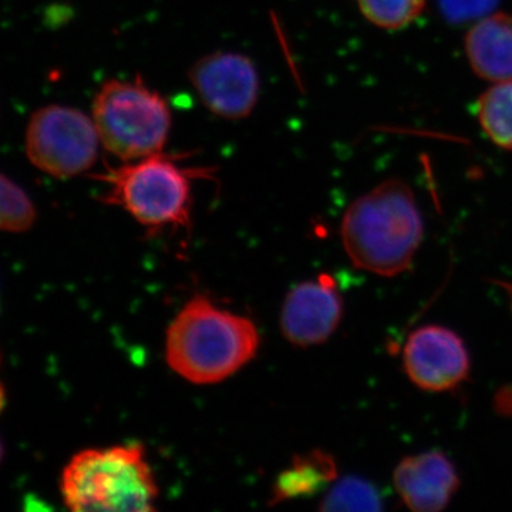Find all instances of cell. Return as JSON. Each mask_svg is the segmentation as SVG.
I'll return each instance as SVG.
<instances>
[{
  "instance_id": "cell-1",
  "label": "cell",
  "mask_w": 512,
  "mask_h": 512,
  "mask_svg": "<svg viewBox=\"0 0 512 512\" xmlns=\"http://www.w3.org/2000/svg\"><path fill=\"white\" fill-rule=\"evenodd\" d=\"M424 222L412 188L387 180L357 198L345 212L342 242L356 268L392 278L412 266Z\"/></svg>"
},
{
  "instance_id": "cell-2",
  "label": "cell",
  "mask_w": 512,
  "mask_h": 512,
  "mask_svg": "<svg viewBox=\"0 0 512 512\" xmlns=\"http://www.w3.org/2000/svg\"><path fill=\"white\" fill-rule=\"evenodd\" d=\"M259 343L261 336L252 320L197 295L171 322L165 359L188 382L220 383L254 359Z\"/></svg>"
},
{
  "instance_id": "cell-3",
  "label": "cell",
  "mask_w": 512,
  "mask_h": 512,
  "mask_svg": "<svg viewBox=\"0 0 512 512\" xmlns=\"http://www.w3.org/2000/svg\"><path fill=\"white\" fill-rule=\"evenodd\" d=\"M64 504L72 511L150 512L158 485L140 444L80 451L60 481Z\"/></svg>"
},
{
  "instance_id": "cell-4",
  "label": "cell",
  "mask_w": 512,
  "mask_h": 512,
  "mask_svg": "<svg viewBox=\"0 0 512 512\" xmlns=\"http://www.w3.org/2000/svg\"><path fill=\"white\" fill-rule=\"evenodd\" d=\"M210 174V168L184 167L180 158L153 154L107 168L101 177L107 185L101 201L123 208L150 232L170 227L188 228L192 184Z\"/></svg>"
},
{
  "instance_id": "cell-5",
  "label": "cell",
  "mask_w": 512,
  "mask_h": 512,
  "mask_svg": "<svg viewBox=\"0 0 512 512\" xmlns=\"http://www.w3.org/2000/svg\"><path fill=\"white\" fill-rule=\"evenodd\" d=\"M92 117L101 146L123 163L163 153L173 113L140 76L111 79L94 96Z\"/></svg>"
},
{
  "instance_id": "cell-6",
  "label": "cell",
  "mask_w": 512,
  "mask_h": 512,
  "mask_svg": "<svg viewBox=\"0 0 512 512\" xmlns=\"http://www.w3.org/2000/svg\"><path fill=\"white\" fill-rule=\"evenodd\" d=\"M101 141L93 117L74 107L50 104L35 111L26 128L30 163L56 178L92 170Z\"/></svg>"
},
{
  "instance_id": "cell-7",
  "label": "cell",
  "mask_w": 512,
  "mask_h": 512,
  "mask_svg": "<svg viewBox=\"0 0 512 512\" xmlns=\"http://www.w3.org/2000/svg\"><path fill=\"white\" fill-rule=\"evenodd\" d=\"M188 79L202 104L221 119H247L258 104V69L241 53L220 50L202 56L192 64Z\"/></svg>"
},
{
  "instance_id": "cell-8",
  "label": "cell",
  "mask_w": 512,
  "mask_h": 512,
  "mask_svg": "<svg viewBox=\"0 0 512 512\" xmlns=\"http://www.w3.org/2000/svg\"><path fill=\"white\" fill-rule=\"evenodd\" d=\"M403 367L421 390L448 392L470 376V353L453 330L440 325L421 326L410 333L404 345Z\"/></svg>"
},
{
  "instance_id": "cell-9",
  "label": "cell",
  "mask_w": 512,
  "mask_h": 512,
  "mask_svg": "<svg viewBox=\"0 0 512 512\" xmlns=\"http://www.w3.org/2000/svg\"><path fill=\"white\" fill-rule=\"evenodd\" d=\"M343 301L332 276L296 285L286 296L281 315L285 338L299 348L326 342L339 328Z\"/></svg>"
},
{
  "instance_id": "cell-10",
  "label": "cell",
  "mask_w": 512,
  "mask_h": 512,
  "mask_svg": "<svg viewBox=\"0 0 512 512\" xmlns=\"http://www.w3.org/2000/svg\"><path fill=\"white\" fill-rule=\"evenodd\" d=\"M393 483L409 510L437 512L450 504L460 487V477L446 454L430 450L403 458L394 470Z\"/></svg>"
},
{
  "instance_id": "cell-11",
  "label": "cell",
  "mask_w": 512,
  "mask_h": 512,
  "mask_svg": "<svg viewBox=\"0 0 512 512\" xmlns=\"http://www.w3.org/2000/svg\"><path fill=\"white\" fill-rule=\"evenodd\" d=\"M471 69L491 83L512 80V15L490 13L477 20L466 36Z\"/></svg>"
},
{
  "instance_id": "cell-12",
  "label": "cell",
  "mask_w": 512,
  "mask_h": 512,
  "mask_svg": "<svg viewBox=\"0 0 512 512\" xmlns=\"http://www.w3.org/2000/svg\"><path fill=\"white\" fill-rule=\"evenodd\" d=\"M338 477V466L328 453L315 450L293 458L291 466L278 477L272 491L271 505L298 497H311Z\"/></svg>"
},
{
  "instance_id": "cell-13",
  "label": "cell",
  "mask_w": 512,
  "mask_h": 512,
  "mask_svg": "<svg viewBox=\"0 0 512 512\" xmlns=\"http://www.w3.org/2000/svg\"><path fill=\"white\" fill-rule=\"evenodd\" d=\"M477 119L495 146L512 151V80L494 83L477 101Z\"/></svg>"
},
{
  "instance_id": "cell-14",
  "label": "cell",
  "mask_w": 512,
  "mask_h": 512,
  "mask_svg": "<svg viewBox=\"0 0 512 512\" xmlns=\"http://www.w3.org/2000/svg\"><path fill=\"white\" fill-rule=\"evenodd\" d=\"M382 495L375 484L359 477H346L323 498L322 511H382Z\"/></svg>"
},
{
  "instance_id": "cell-15",
  "label": "cell",
  "mask_w": 512,
  "mask_h": 512,
  "mask_svg": "<svg viewBox=\"0 0 512 512\" xmlns=\"http://www.w3.org/2000/svg\"><path fill=\"white\" fill-rule=\"evenodd\" d=\"M357 8L372 25L400 30L412 25L426 9L427 0H355Z\"/></svg>"
},
{
  "instance_id": "cell-16",
  "label": "cell",
  "mask_w": 512,
  "mask_h": 512,
  "mask_svg": "<svg viewBox=\"0 0 512 512\" xmlns=\"http://www.w3.org/2000/svg\"><path fill=\"white\" fill-rule=\"evenodd\" d=\"M36 221V208L18 184L0 174V231L25 232Z\"/></svg>"
},
{
  "instance_id": "cell-17",
  "label": "cell",
  "mask_w": 512,
  "mask_h": 512,
  "mask_svg": "<svg viewBox=\"0 0 512 512\" xmlns=\"http://www.w3.org/2000/svg\"><path fill=\"white\" fill-rule=\"evenodd\" d=\"M498 0H439L444 18L450 23H476L493 12Z\"/></svg>"
},
{
  "instance_id": "cell-18",
  "label": "cell",
  "mask_w": 512,
  "mask_h": 512,
  "mask_svg": "<svg viewBox=\"0 0 512 512\" xmlns=\"http://www.w3.org/2000/svg\"><path fill=\"white\" fill-rule=\"evenodd\" d=\"M5 402H6L5 389H3L2 383H0V412H2L3 406H5Z\"/></svg>"
},
{
  "instance_id": "cell-19",
  "label": "cell",
  "mask_w": 512,
  "mask_h": 512,
  "mask_svg": "<svg viewBox=\"0 0 512 512\" xmlns=\"http://www.w3.org/2000/svg\"><path fill=\"white\" fill-rule=\"evenodd\" d=\"M3 456H5V448H3L2 441H0V461H2Z\"/></svg>"
}]
</instances>
